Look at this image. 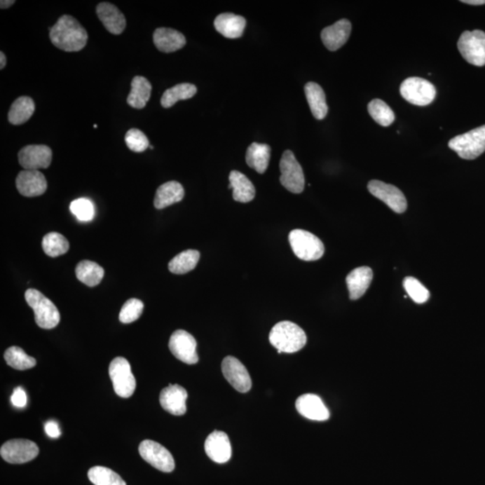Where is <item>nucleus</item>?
<instances>
[{
  "mask_svg": "<svg viewBox=\"0 0 485 485\" xmlns=\"http://www.w3.org/2000/svg\"><path fill=\"white\" fill-rule=\"evenodd\" d=\"M271 344L279 353H294L304 348L308 341L306 334L298 325L289 321L276 324L270 332Z\"/></svg>",
  "mask_w": 485,
  "mask_h": 485,
  "instance_id": "f03ea898",
  "label": "nucleus"
},
{
  "mask_svg": "<svg viewBox=\"0 0 485 485\" xmlns=\"http://www.w3.org/2000/svg\"><path fill=\"white\" fill-rule=\"evenodd\" d=\"M280 184L292 193H301L305 188V175L292 151L283 153L280 162Z\"/></svg>",
  "mask_w": 485,
  "mask_h": 485,
  "instance_id": "6e6552de",
  "label": "nucleus"
},
{
  "mask_svg": "<svg viewBox=\"0 0 485 485\" xmlns=\"http://www.w3.org/2000/svg\"><path fill=\"white\" fill-rule=\"evenodd\" d=\"M207 456L212 461L224 464L231 458L232 449L228 436L225 432L215 430L210 434L204 445Z\"/></svg>",
  "mask_w": 485,
  "mask_h": 485,
  "instance_id": "a211bd4d",
  "label": "nucleus"
},
{
  "mask_svg": "<svg viewBox=\"0 0 485 485\" xmlns=\"http://www.w3.org/2000/svg\"><path fill=\"white\" fill-rule=\"evenodd\" d=\"M125 143L130 151L136 153L145 151L151 146L148 137L138 129L128 130L125 135Z\"/></svg>",
  "mask_w": 485,
  "mask_h": 485,
  "instance_id": "a19ab883",
  "label": "nucleus"
},
{
  "mask_svg": "<svg viewBox=\"0 0 485 485\" xmlns=\"http://www.w3.org/2000/svg\"><path fill=\"white\" fill-rule=\"evenodd\" d=\"M169 349L175 358L189 365L199 362L197 341L193 335L184 330L175 331L169 340Z\"/></svg>",
  "mask_w": 485,
  "mask_h": 485,
  "instance_id": "f8f14e48",
  "label": "nucleus"
},
{
  "mask_svg": "<svg viewBox=\"0 0 485 485\" xmlns=\"http://www.w3.org/2000/svg\"><path fill=\"white\" fill-rule=\"evenodd\" d=\"M6 64V58L4 53H0V69L5 68Z\"/></svg>",
  "mask_w": 485,
  "mask_h": 485,
  "instance_id": "49530a36",
  "label": "nucleus"
},
{
  "mask_svg": "<svg viewBox=\"0 0 485 485\" xmlns=\"http://www.w3.org/2000/svg\"><path fill=\"white\" fill-rule=\"evenodd\" d=\"M400 93L405 100L418 107L432 104L437 94L432 83L417 76L405 79L401 84Z\"/></svg>",
  "mask_w": 485,
  "mask_h": 485,
  "instance_id": "0eeeda50",
  "label": "nucleus"
},
{
  "mask_svg": "<svg viewBox=\"0 0 485 485\" xmlns=\"http://www.w3.org/2000/svg\"><path fill=\"white\" fill-rule=\"evenodd\" d=\"M25 298L34 311V319L38 327L43 329H53L59 325L60 315L58 308L39 290L27 289L25 293Z\"/></svg>",
  "mask_w": 485,
  "mask_h": 485,
  "instance_id": "7ed1b4c3",
  "label": "nucleus"
},
{
  "mask_svg": "<svg viewBox=\"0 0 485 485\" xmlns=\"http://www.w3.org/2000/svg\"><path fill=\"white\" fill-rule=\"evenodd\" d=\"M44 430L50 438L58 439L60 435H62V432H60L59 424L55 422V421H49L44 425Z\"/></svg>",
  "mask_w": 485,
  "mask_h": 485,
  "instance_id": "37998d69",
  "label": "nucleus"
},
{
  "mask_svg": "<svg viewBox=\"0 0 485 485\" xmlns=\"http://www.w3.org/2000/svg\"><path fill=\"white\" fill-rule=\"evenodd\" d=\"M97 14L109 33L119 35L125 29L126 18L116 6L108 2H102L97 6Z\"/></svg>",
  "mask_w": 485,
  "mask_h": 485,
  "instance_id": "412c9836",
  "label": "nucleus"
},
{
  "mask_svg": "<svg viewBox=\"0 0 485 485\" xmlns=\"http://www.w3.org/2000/svg\"><path fill=\"white\" fill-rule=\"evenodd\" d=\"M152 86L144 76H136L132 81V89L128 95L127 103L135 109H142L151 97Z\"/></svg>",
  "mask_w": 485,
  "mask_h": 485,
  "instance_id": "cd10ccee",
  "label": "nucleus"
},
{
  "mask_svg": "<svg viewBox=\"0 0 485 485\" xmlns=\"http://www.w3.org/2000/svg\"><path fill=\"white\" fill-rule=\"evenodd\" d=\"M15 3V1H14V0H1V2H0V8H1V9H6L11 8Z\"/></svg>",
  "mask_w": 485,
  "mask_h": 485,
  "instance_id": "c03bdc74",
  "label": "nucleus"
},
{
  "mask_svg": "<svg viewBox=\"0 0 485 485\" xmlns=\"http://www.w3.org/2000/svg\"><path fill=\"white\" fill-rule=\"evenodd\" d=\"M197 88L189 83H182L168 89L161 97V105L164 108L173 107L178 101L187 100L196 95Z\"/></svg>",
  "mask_w": 485,
  "mask_h": 485,
  "instance_id": "2f4dec72",
  "label": "nucleus"
},
{
  "mask_svg": "<svg viewBox=\"0 0 485 485\" xmlns=\"http://www.w3.org/2000/svg\"><path fill=\"white\" fill-rule=\"evenodd\" d=\"M296 411L306 419L324 422L329 419L330 413L322 399L317 395L306 394L296 401Z\"/></svg>",
  "mask_w": 485,
  "mask_h": 485,
  "instance_id": "6ab92c4d",
  "label": "nucleus"
},
{
  "mask_svg": "<svg viewBox=\"0 0 485 485\" xmlns=\"http://www.w3.org/2000/svg\"><path fill=\"white\" fill-rule=\"evenodd\" d=\"M229 189H233V199L235 202L247 203L254 200L255 188L252 182L244 174L232 171L229 174Z\"/></svg>",
  "mask_w": 485,
  "mask_h": 485,
  "instance_id": "a878e982",
  "label": "nucleus"
},
{
  "mask_svg": "<svg viewBox=\"0 0 485 485\" xmlns=\"http://www.w3.org/2000/svg\"><path fill=\"white\" fill-rule=\"evenodd\" d=\"M53 160V151L46 145L25 146L18 153V161L25 170L48 168Z\"/></svg>",
  "mask_w": 485,
  "mask_h": 485,
  "instance_id": "4468645a",
  "label": "nucleus"
},
{
  "mask_svg": "<svg viewBox=\"0 0 485 485\" xmlns=\"http://www.w3.org/2000/svg\"><path fill=\"white\" fill-rule=\"evenodd\" d=\"M462 3H465V4L473 5V6H480L485 4V0H463Z\"/></svg>",
  "mask_w": 485,
  "mask_h": 485,
  "instance_id": "a18cd8bd",
  "label": "nucleus"
},
{
  "mask_svg": "<svg viewBox=\"0 0 485 485\" xmlns=\"http://www.w3.org/2000/svg\"><path fill=\"white\" fill-rule=\"evenodd\" d=\"M271 146L260 143H252L248 146L245 160L251 168L254 169L257 173L264 174L267 170L271 159Z\"/></svg>",
  "mask_w": 485,
  "mask_h": 485,
  "instance_id": "c85d7f7f",
  "label": "nucleus"
},
{
  "mask_svg": "<svg viewBox=\"0 0 485 485\" xmlns=\"http://www.w3.org/2000/svg\"><path fill=\"white\" fill-rule=\"evenodd\" d=\"M305 94L313 116L323 120L328 114V105L323 88L317 83L308 82L305 86Z\"/></svg>",
  "mask_w": 485,
  "mask_h": 485,
  "instance_id": "bb28decb",
  "label": "nucleus"
},
{
  "mask_svg": "<svg viewBox=\"0 0 485 485\" xmlns=\"http://www.w3.org/2000/svg\"><path fill=\"white\" fill-rule=\"evenodd\" d=\"M139 452L146 462L158 470L164 473L174 471L175 464L173 456L159 443L149 439L143 440L139 446Z\"/></svg>",
  "mask_w": 485,
  "mask_h": 485,
  "instance_id": "9d476101",
  "label": "nucleus"
},
{
  "mask_svg": "<svg viewBox=\"0 0 485 485\" xmlns=\"http://www.w3.org/2000/svg\"><path fill=\"white\" fill-rule=\"evenodd\" d=\"M70 212L79 221H91L95 217V206L87 198H79L73 200L69 206Z\"/></svg>",
  "mask_w": 485,
  "mask_h": 485,
  "instance_id": "58836bf2",
  "label": "nucleus"
},
{
  "mask_svg": "<svg viewBox=\"0 0 485 485\" xmlns=\"http://www.w3.org/2000/svg\"><path fill=\"white\" fill-rule=\"evenodd\" d=\"M247 21L241 15L224 13L220 14L214 21V27L223 36L228 39H238L244 34Z\"/></svg>",
  "mask_w": 485,
  "mask_h": 485,
  "instance_id": "b1692460",
  "label": "nucleus"
},
{
  "mask_svg": "<svg viewBox=\"0 0 485 485\" xmlns=\"http://www.w3.org/2000/svg\"><path fill=\"white\" fill-rule=\"evenodd\" d=\"M222 372L225 378L235 390L247 393L252 388L250 375L247 368L235 357H226L222 362Z\"/></svg>",
  "mask_w": 485,
  "mask_h": 485,
  "instance_id": "2eb2a0df",
  "label": "nucleus"
},
{
  "mask_svg": "<svg viewBox=\"0 0 485 485\" xmlns=\"http://www.w3.org/2000/svg\"><path fill=\"white\" fill-rule=\"evenodd\" d=\"M153 41L162 53H171L179 50L186 44L184 35L172 28H158L153 34Z\"/></svg>",
  "mask_w": 485,
  "mask_h": 485,
  "instance_id": "4be33fe9",
  "label": "nucleus"
},
{
  "mask_svg": "<svg viewBox=\"0 0 485 485\" xmlns=\"http://www.w3.org/2000/svg\"><path fill=\"white\" fill-rule=\"evenodd\" d=\"M44 253L50 257H58L69 251V244L67 238L59 233L52 232L43 239Z\"/></svg>",
  "mask_w": 485,
  "mask_h": 485,
  "instance_id": "f704fd0d",
  "label": "nucleus"
},
{
  "mask_svg": "<svg viewBox=\"0 0 485 485\" xmlns=\"http://www.w3.org/2000/svg\"><path fill=\"white\" fill-rule=\"evenodd\" d=\"M104 270L97 263L81 261L76 267V276L82 283L88 287H95L102 282Z\"/></svg>",
  "mask_w": 485,
  "mask_h": 485,
  "instance_id": "7c9ffc66",
  "label": "nucleus"
},
{
  "mask_svg": "<svg viewBox=\"0 0 485 485\" xmlns=\"http://www.w3.org/2000/svg\"><path fill=\"white\" fill-rule=\"evenodd\" d=\"M404 288L407 294L417 304H423L430 299V292L423 284L414 277H407L404 280Z\"/></svg>",
  "mask_w": 485,
  "mask_h": 485,
  "instance_id": "4c0bfd02",
  "label": "nucleus"
},
{
  "mask_svg": "<svg viewBox=\"0 0 485 485\" xmlns=\"http://www.w3.org/2000/svg\"><path fill=\"white\" fill-rule=\"evenodd\" d=\"M463 58L477 67L485 65V33L481 30L465 31L458 41Z\"/></svg>",
  "mask_w": 485,
  "mask_h": 485,
  "instance_id": "423d86ee",
  "label": "nucleus"
},
{
  "mask_svg": "<svg viewBox=\"0 0 485 485\" xmlns=\"http://www.w3.org/2000/svg\"><path fill=\"white\" fill-rule=\"evenodd\" d=\"M449 149L463 159L473 160L485 151V125L449 140Z\"/></svg>",
  "mask_w": 485,
  "mask_h": 485,
  "instance_id": "39448f33",
  "label": "nucleus"
},
{
  "mask_svg": "<svg viewBox=\"0 0 485 485\" xmlns=\"http://www.w3.org/2000/svg\"><path fill=\"white\" fill-rule=\"evenodd\" d=\"M187 391L179 385H169L160 393L163 409L175 416H184L186 413Z\"/></svg>",
  "mask_w": 485,
  "mask_h": 485,
  "instance_id": "f3484780",
  "label": "nucleus"
},
{
  "mask_svg": "<svg viewBox=\"0 0 485 485\" xmlns=\"http://www.w3.org/2000/svg\"><path fill=\"white\" fill-rule=\"evenodd\" d=\"M184 197V189L180 183L175 181L163 184L156 190L154 205L156 209L162 210L175 203L181 202Z\"/></svg>",
  "mask_w": 485,
  "mask_h": 485,
  "instance_id": "393cba45",
  "label": "nucleus"
},
{
  "mask_svg": "<svg viewBox=\"0 0 485 485\" xmlns=\"http://www.w3.org/2000/svg\"><path fill=\"white\" fill-rule=\"evenodd\" d=\"M144 308L143 302L139 299H130L124 303L121 309L119 319L123 324L133 323L140 317Z\"/></svg>",
  "mask_w": 485,
  "mask_h": 485,
  "instance_id": "ea45409f",
  "label": "nucleus"
},
{
  "mask_svg": "<svg viewBox=\"0 0 485 485\" xmlns=\"http://www.w3.org/2000/svg\"><path fill=\"white\" fill-rule=\"evenodd\" d=\"M4 358L8 366L18 370L29 369L36 365V360L33 357L28 356L23 349L18 346L8 348L6 350Z\"/></svg>",
  "mask_w": 485,
  "mask_h": 485,
  "instance_id": "72a5a7b5",
  "label": "nucleus"
},
{
  "mask_svg": "<svg viewBox=\"0 0 485 485\" xmlns=\"http://www.w3.org/2000/svg\"><path fill=\"white\" fill-rule=\"evenodd\" d=\"M39 454V448L29 439L8 440L0 449V455L11 464H25L33 460Z\"/></svg>",
  "mask_w": 485,
  "mask_h": 485,
  "instance_id": "9b49d317",
  "label": "nucleus"
},
{
  "mask_svg": "<svg viewBox=\"0 0 485 485\" xmlns=\"http://www.w3.org/2000/svg\"><path fill=\"white\" fill-rule=\"evenodd\" d=\"M199 260V252L190 249V250L182 252L169 261L168 269L175 274L187 273L196 267Z\"/></svg>",
  "mask_w": 485,
  "mask_h": 485,
  "instance_id": "473e14b6",
  "label": "nucleus"
},
{
  "mask_svg": "<svg viewBox=\"0 0 485 485\" xmlns=\"http://www.w3.org/2000/svg\"><path fill=\"white\" fill-rule=\"evenodd\" d=\"M35 104L29 97H20L12 104L8 111V121L13 125H22L33 116Z\"/></svg>",
  "mask_w": 485,
  "mask_h": 485,
  "instance_id": "c756f323",
  "label": "nucleus"
},
{
  "mask_svg": "<svg viewBox=\"0 0 485 485\" xmlns=\"http://www.w3.org/2000/svg\"><path fill=\"white\" fill-rule=\"evenodd\" d=\"M373 280V271L371 268L363 266L356 268L348 274L346 283L349 289L350 299L357 301L362 298L368 290Z\"/></svg>",
  "mask_w": 485,
  "mask_h": 485,
  "instance_id": "5701e85b",
  "label": "nucleus"
},
{
  "mask_svg": "<svg viewBox=\"0 0 485 485\" xmlns=\"http://www.w3.org/2000/svg\"><path fill=\"white\" fill-rule=\"evenodd\" d=\"M289 242L296 257L303 261H317L325 254L323 242L310 232L295 229L289 233Z\"/></svg>",
  "mask_w": 485,
  "mask_h": 485,
  "instance_id": "20e7f679",
  "label": "nucleus"
},
{
  "mask_svg": "<svg viewBox=\"0 0 485 485\" xmlns=\"http://www.w3.org/2000/svg\"><path fill=\"white\" fill-rule=\"evenodd\" d=\"M109 375L114 392L120 397H132L135 392L136 381L129 362L123 357H117L109 366Z\"/></svg>",
  "mask_w": 485,
  "mask_h": 485,
  "instance_id": "1a4fd4ad",
  "label": "nucleus"
},
{
  "mask_svg": "<svg viewBox=\"0 0 485 485\" xmlns=\"http://www.w3.org/2000/svg\"><path fill=\"white\" fill-rule=\"evenodd\" d=\"M50 39L54 46L64 52H79L87 46V30L71 15H62L50 28Z\"/></svg>",
  "mask_w": 485,
  "mask_h": 485,
  "instance_id": "f257e3e1",
  "label": "nucleus"
},
{
  "mask_svg": "<svg viewBox=\"0 0 485 485\" xmlns=\"http://www.w3.org/2000/svg\"><path fill=\"white\" fill-rule=\"evenodd\" d=\"M17 189L25 197H37L46 193L48 187L46 177L39 170H24L15 180Z\"/></svg>",
  "mask_w": 485,
  "mask_h": 485,
  "instance_id": "dca6fc26",
  "label": "nucleus"
},
{
  "mask_svg": "<svg viewBox=\"0 0 485 485\" xmlns=\"http://www.w3.org/2000/svg\"><path fill=\"white\" fill-rule=\"evenodd\" d=\"M11 403L15 407L24 408L27 404V395L23 388L18 387L14 389L11 395Z\"/></svg>",
  "mask_w": 485,
  "mask_h": 485,
  "instance_id": "79ce46f5",
  "label": "nucleus"
},
{
  "mask_svg": "<svg viewBox=\"0 0 485 485\" xmlns=\"http://www.w3.org/2000/svg\"><path fill=\"white\" fill-rule=\"evenodd\" d=\"M368 189L373 196L387 204L395 212L404 213L407 210V200L404 194L394 185L372 180L368 184Z\"/></svg>",
  "mask_w": 485,
  "mask_h": 485,
  "instance_id": "ddd939ff",
  "label": "nucleus"
},
{
  "mask_svg": "<svg viewBox=\"0 0 485 485\" xmlns=\"http://www.w3.org/2000/svg\"><path fill=\"white\" fill-rule=\"evenodd\" d=\"M352 24L347 19H341L330 27H325L321 33L325 46L331 52L339 50L349 39Z\"/></svg>",
  "mask_w": 485,
  "mask_h": 485,
  "instance_id": "aec40b11",
  "label": "nucleus"
},
{
  "mask_svg": "<svg viewBox=\"0 0 485 485\" xmlns=\"http://www.w3.org/2000/svg\"><path fill=\"white\" fill-rule=\"evenodd\" d=\"M368 111L373 120L383 127L390 126L395 116L393 110L381 99H374L368 105Z\"/></svg>",
  "mask_w": 485,
  "mask_h": 485,
  "instance_id": "c9c22d12",
  "label": "nucleus"
},
{
  "mask_svg": "<svg viewBox=\"0 0 485 485\" xmlns=\"http://www.w3.org/2000/svg\"><path fill=\"white\" fill-rule=\"evenodd\" d=\"M88 479L95 485H127L116 472L104 467H94L88 471Z\"/></svg>",
  "mask_w": 485,
  "mask_h": 485,
  "instance_id": "e433bc0d",
  "label": "nucleus"
}]
</instances>
